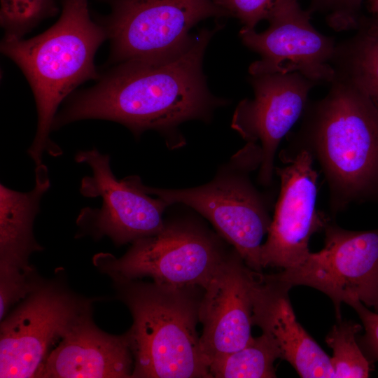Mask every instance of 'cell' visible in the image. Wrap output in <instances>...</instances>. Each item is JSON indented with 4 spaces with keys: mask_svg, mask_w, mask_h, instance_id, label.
I'll list each match as a JSON object with an SVG mask.
<instances>
[{
    "mask_svg": "<svg viewBox=\"0 0 378 378\" xmlns=\"http://www.w3.org/2000/svg\"><path fill=\"white\" fill-rule=\"evenodd\" d=\"M221 27L201 29L192 45L170 60L116 64L92 88L69 99L57 113L52 130L78 120H106L123 125L136 137L155 130L169 148L182 146L181 124L209 121L216 108L227 104L210 92L202 72L205 49Z\"/></svg>",
    "mask_w": 378,
    "mask_h": 378,
    "instance_id": "1",
    "label": "cell"
},
{
    "mask_svg": "<svg viewBox=\"0 0 378 378\" xmlns=\"http://www.w3.org/2000/svg\"><path fill=\"white\" fill-rule=\"evenodd\" d=\"M328 94L308 102L292 148L318 161L331 207L378 200V109L349 80L335 74Z\"/></svg>",
    "mask_w": 378,
    "mask_h": 378,
    "instance_id": "2",
    "label": "cell"
},
{
    "mask_svg": "<svg viewBox=\"0 0 378 378\" xmlns=\"http://www.w3.org/2000/svg\"><path fill=\"white\" fill-rule=\"evenodd\" d=\"M106 38L103 25L91 19L88 0H63L59 20L36 36L4 37L1 52L20 68L36 102V132L27 150L36 167L43 164L44 153L62 155L50 138L57 108L79 85L100 78L94 57Z\"/></svg>",
    "mask_w": 378,
    "mask_h": 378,
    "instance_id": "3",
    "label": "cell"
},
{
    "mask_svg": "<svg viewBox=\"0 0 378 378\" xmlns=\"http://www.w3.org/2000/svg\"><path fill=\"white\" fill-rule=\"evenodd\" d=\"M133 318L132 377L210 378L196 327L204 288L111 276Z\"/></svg>",
    "mask_w": 378,
    "mask_h": 378,
    "instance_id": "4",
    "label": "cell"
},
{
    "mask_svg": "<svg viewBox=\"0 0 378 378\" xmlns=\"http://www.w3.org/2000/svg\"><path fill=\"white\" fill-rule=\"evenodd\" d=\"M256 169L253 161L235 154L210 182L202 186L164 189L143 184V188L169 206L183 204L197 211L211 222L250 269L260 272L262 240L272 219L262 194L248 176Z\"/></svg>",
    "mask_w": 378,
    "mask_h": 378,
    "instance_id": "5",
    "label": "cell"
},
{
    "mask_svg": "<svg viewBox=\"0 0 378 378\" xmlns=\"http://www.w3.org/2000/svg\"><path fill=\"white\" fill-rule=\"evenodd\" d=\"M228 253L209 229L195 220L181 219L165 222L159 232L133 241L122 257L101 253L94 263L111 276H147L160 284L204 288Z\"/></svg>",
    "mask_w": 378,
    "mask_h": 378,
    "instance_id": "6",
    "label": "cell"
},
{
    "mask_svg": "<svg viewBox=\"0 0 378 378\" xmlns=\"http://www.w3.org/2000/svg\"><path fill=\"white\" fill-rule=\"evenodd\" d=\"M111 13L103 20L111 41L110 60L159 62L186 52L201 20L229 17L213 0H107Z\"/></svg>",
    "mask_w": 378,
    "mask_h": 378,
    "instance_id": "7",
    "label": "cell"
},
{
    "mask_svg": "<svg viewBox=\"0 0 378 378\" xmlns=\"http://www.w3.org/2000/svg\"><path fill=\"white\" fill-rule=\"evenodd\" d=\"M324 231L323 249L274 276L290 287L307 286L325 293L337 320L342 302L359 301L378 312V228L352 231L328 221Z\"/></svg>",
    "mask_w": 378,
    "mask_h": 378,
    "instance_id": "8",
    "label": "cell"
},
{
    "mask_svg": "<svg viewBox=\"0 0 378 378\" xmlns=\"http://www.w3.org/2000/svg\"><path fill=\"white\" fill-rule=\"evenodd\" d=\"M75 160L92 170V175L81 181V195L102 201L98 209H82L78 218L80 227L97 237H108L116 245L155 234L164 227L163 214L169 205L146 192L139 176L118 179L111 170L110 156L95 148L79 151Z\"/></svg>",
    "mask_w": 378,
    "mask_h": 378,
    "instance_id": "9",
    "label": "cell"
},
{
    "mask_svg": "<svg viewBox=\"0 0 378 378\" xmlns=\"http://www.w3.org/2000/svg\"><path fill=\"white\" fill-rule=\"evenodd\" d=\"M88 309L58 286H38L1 320L0 377H36L51 346Z\"/></svg>",
    "mask_w": 378,
    "mask_h": 378,
    "instance_id": "10",
    "label": "cell"
},
{
    "mask_svg": "<svg viewBox=\"0 0 378 378\" xmlns=\"http://www.w3.org/2000/svg\"><path fill=\"white\" fill-rule=\"evenodd\" d=\"M311 15L298 0H284L267 20L270 26L264 31L241 28L243 43L260 56L250 65L249 74L298 72L317 84L330 83L335 77L331 62L337 44L314 27Z\"/></svg>",
    "mask_w": 378,
    "mask_h": 378,
    "instance_id": "11",
    "label": "cell"
},
{
    "mask_svg": "<svg viewBox=\"0 0 378 378\" xmlns=\"http://www.w3.org/2000/svg\"><path fill=\"white\" fill-rule=\"evenodd\" d=\"M286 164L275 167L281 188L266 241L262 244V267L289 269L309 254V241L324 230L329 219L316 209L318 174L307 150L281 153Z\"/></svg>",
    "mask_w": 378,
    "mask_h": 378,
    "instance_id": "12",
    "label": "cell"
},
{
    "mask_svg": "<svg viewBox=\"0 0 378 378\" xmlns=\"http://www.w3.org/2000/svg\"><path fill=\"white\" fill-rule=\"evenodd\" d=\"M254 97L237 105L231 127L247 144L258 147L260 184L272 182L274 158L283 138L302 116L316 83L300 73L251 75Z\"/></svg>",
    "mask_w": 378,
    "mask_h": 378,
    "instance_id": "13",
    "label": "cell"
},
{
    "mask_svg": "<svg viewBox=\"0 0 378 378\" xmlns=\"http://www.w3.org/2000/svg\"><path fill=\"white\" fill-rule=\"evenodd\" d=\"M255 272L234 248L204 288L199 309L202 325L200 345L208 368L212 361L241 349L253 338Z\"/></svg>",
    "mask_w": 378,
    "mask_h": 378,
    "instance_id": "14",
    "label": "cell"
},
{
    "mask_svg": "<svg viewBox=\"0 0 378 378\" xmlns=\"http://www.w3.org/2000/svg\"><path fill=\"white\" fill-rule=\"evenodd\" d=\"M290 288L273 274L255 272L251 290L253 326L274 339L281 358L301 377H334L330 357L297 321L288 297Z\"/></svg>",
    "mask_w": 378,
    "mask_h": 378,
    "instance_id": "15",
    "label": "cell"
},
{
    "mask_svg": "<svg viewBox=\"0 0 378 378\" xmlns=\"http://www.w3.org/2000/svg\"><path fill=\"white\" fill-rule=\"evenodd\" d=\"M88 314V309L72 323L36 377H132L134 359L125 335L104 332L93 324Z\"/></svg>",
    "mask_w": 378,
    "mask_h": 378,
    "instance_id": "16",
    "label": "cell"
},
{
    "mask_svg": "<svg viewBox=\"0 0 378 378\" xmlns=\"http://www.w3.org/2000/svg\"><path fill=\"white\" fill-rule=\"evenodd\" d=\"M50 187L47 167L35 169L31 190L18 192L0 186V279L32 274L28 259L42 248L33 234L34 220L43 195Z\"/></svg>",
    "mask_w": 378,
    "mask_h": 378,
    "instance_id": "17",
    "label": "cell"
},
{
    "mask_svg": "<svg viewBox=\"0 0 378 378\" xmlns=\"http://www.w3.org/2000/svg\"><path fill=\"white\" fill-rule=\"evenodd\" d=\"M356 34L336 45L335 74L364 92L378 109V21L361 16Z\"/></svg>",
    "mask_w": 378,
    "mask_h": 378,
    "instance_id": "18",
    "label": "cell"
},
{
    "mask_svg": "<svg viewBox=\"0 0 378 378\" xmlns=\"http://www.w3.org/2000/svg\"><path fill=\"white\" fill-rule=\"evenodd\" d=\"M277 358H281L277 343L262 332L241 349L212 361L209 370L216 378L275 377L274 363Z\"/></svg>",
    "mask_w": 378,
    "mask_h": 378,
    "instance_id": "19",
    "label": "cell"
},
{
    "mask_svg": "<svg viewBox=\"0 0 378 378\" xmlns=\"http://www.w3.org/2000/svg\"><path fill=\"white\" fill-rule=\"evenodd\" d=\"M362 326L351 321L338 320L326 337L332 349L330 358L335 378H365L370 376L371 365L356 342Z\"/></svg>",
    "mask_w": 378,
    "mask_h": 378,
    "instance_id": "20",
    "label": "cell"
},
{
    "mask_svg": "<svg viewBox=\"0 0 378 378\" xmlns=\"http://www.w3.org/2000/svg\"><path fill=\"white\" fill-rule=\"evenodd\" d=\"M57 12L55 0H1L0 22L4 37L22 38Z\"/></svg>",
    "mask_w": 378,
    "mask_h": 378,
    "instance_id": "21",
    "label": "cell"
},
{
    "mask_svg": "<svg viewBox=\"0 0 378 378\" xmlns=\"http://www.w3.org/2000/svg\"><path fill=\"white\" fill-rule=\"evenodd\" d=\"M363 0H311L309 10L324 15L327 24L336 31L356 30Z\"/></svg>",
    "mask_w": 378,
    "mask_h": 378,
    "instance_id": "22",
    "label": "cell"
},
{
    "mask_svg": "<svg viewBox=\"0 0 378 378\" xmlns=\"http://www.w3.org/2000/svg\"><path fill=\"white\" fill-rule=\"evenodd\" d=\"M284 0H213L226 10L229 17L239 20L245 29H255L259 22L267 20L276 8Z\"/></svg>",
    "mask_w": 378,
    "mask_h": 378,
    "instance_id": "23",
    "label": "cell"
},
{
    "mask_svg": "<svg viewBox=\"0 0 378 378\" xmlns=\"http://www.w3.org/2000/svg\"><path fill=\"white\" fill-rule=\"evenodd\" d=\"M350 306L356 310L363 323L366 345L372 356L378 359V312L371 311L359 301L351 303Z\"/></svg>",
    "mask_w": 378,
    "mask_h": 378,
    "instance_id": "24",
    "label": "cell"
},
{
    "mask_svg": "<svg viewBox=\"0 0 378 378\" xmlns=\"http://www.w3.org/2000/svg\"><path fill=\"white\" fill-rule=\"evenodd\" d=\"M368 4L372 18L378 21V0H368Z\"/></svg>",
    "mask_w": 378,
    "mask_h": 378,
    "instance_id": "25",
    "label": "cell"
}]
</instances>
